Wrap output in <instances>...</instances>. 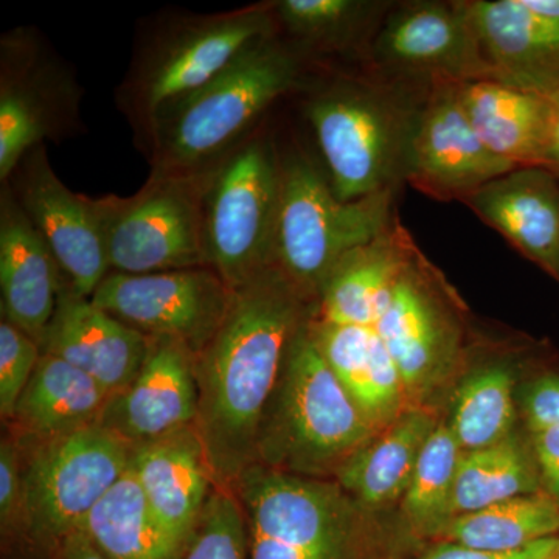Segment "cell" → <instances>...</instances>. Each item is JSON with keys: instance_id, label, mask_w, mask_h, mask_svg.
Returning a JSON list of instances; mask_svg holds the SVG:
<instances>
[{"instance_id": "obj_35", "label": "cell", "mask_w": 559, "mask_h": 559, "mask_svg": "<svg viewBox=\"0 0 559 559\" xmlns=\"http://www.w3.org/2000/svg\"><path fill=\"white\" fill-rule=\"evenodd\" d=\"M0 558L32 559L20 447L5 430L0 440Z\"/></svg>"}, {"instance_id": "obj_38", "label": "cell", "mask_w": 559, "mask_h": 559, "mask_svg": "<svg viewBox=\"0 0 559 559\" xmlns=\"http://www.w3.org/2000/svg\"><path fill=\"white\" fill-rule=\"evenodd\" d=\"M559 546V536L539 540L533 546L516 551H489L450 543L433 540L429 547L411 559H549Z\"/></svg>"}, {"instance_id": "obj_9", "label": "cell", "mask_w": 559, "mask_h": 559, "mask_svg": "<svg viewBox=\"0 0 559 559\" xmlns=\"http://www.w3.org/2000/svg\"><path fill=\"white\" fill-rule=\"evenodd\" d=\"M209 170L151 173L130 198L92 200L109 271L142 275L209 266L202 204Z\"/></svg>"}, {"instance_id": "obj_11", "label": "cell", "mask_w": 559, "mask_h": 559, "mask_svg": "<svg viewBox=\"0 0 559 559\" xmlns=\"http://www.w3.org/2000/svg\"><path fill=\"white\" fill-rule=\"evenodd\" d=\"M378 331L403 382L407 406H418L455 370L463 352V307L443 274L419 248L393 288Z\"/></svg>"}, {"instance_id": "obj_31", "label": "cell", "mask_w": 559, "mask_h": 559, "mask_svg": "<svg viewBox=\"0 0 559 559\" xmlns=\"http://www.w3.org/2000/svg\"><path fill=\"white\" fill-rule=\"evenodd\" d=\"M514 373L502 364L474 371L460 385L448 423L463 452L485 450L513 436Z\"/></svg>"}, {"instance_id": "obj_7", "label": "cell", "mask_w": 559, "mask_h": 559, "mask_svg": "<svg viewBox=\"0 0 559 559\" xmlns=\"http://www.w3.org/2000/svg\"><path fill=\"white\" fill-rule=\"evenodd\" d=\"M16 443L32 559H55L62 540L130 468L132 447L102 425L60 439Z\"/></svg>"}, {"instance_id": "obj_20", "label": "cell", "mask_w": 559, "mask_h": 559, "mask_svg": "<svg viewBox=\"0 0 559 559\" xmlns=\"http://www.w3.org/2000/svg\"><path fill=\"white\" fill-rule=\"evenodd\" d=\"M525 259L559 282V179L543 167L514 168L462 201Z\"/></svg>"}, {"instance_id": "obj_6", "label": "cell", "mask_w": 559, "mask_h": 559, "mask_svg": "<svg viewBox=\"0 0 559 559\" xmlns=\"http://www.w3.org/2000/svg\"><path fill=\"white\" fill-rule=\"evenodd\" d=\"M277 31L271 3L183 20L143 51L120 105L146 138L162 110L207 86Z\"/></svg>"}, {"instance_id": "obj_33", "label": "cell", "mask_w": 559, "mask_h": 559, "mask_svg": "<svg viewBox=\"0 0 559 559\" xmlns=\"http://www.w3.org/2000/svg\"><path fill=\"white\" fill-rule=\"evenodd\" d=\"M278 27L308 49L342 50L380 13L364 0H280L271 3Z\"/></svg>"}, {"instance_id": "obj_4", "label": "cell", "mask_w": 559, "mask_h": 559, "mask_svg": "<svg viewBox=\"0 0 559 559\" xmlns=\"http://www.w3.org/2000/svg\"><path fill=\"white\" fill-rule=\"evenodd\" d=\"M231 489L245 513L249 559H380L370 511L334 479L252 465Z\"/></svg>"}, {"instance_id": "obj_27", "label": "cell", "mask_w": 559, "mask_h": 559, "mask_svg": "<svg viewBox=\"0 0 559 559\" xmlns=\"http://www.w3.org/2000/svg\"><path fill=\"white\" fill-rule=\"evenodd\" d=\"M437 425L430 411L411 407L356 451L334 480L370 513L403 499L419 454Z\"/></svg>"}, {"instance_id": "obj_3", "label": "cell", "mask_w": 559, "mask_h": 559, "mask_svg": "<svg viewBox=\"0 0 559 559\" xmlns=\"http://www.w3.org/2000/svg\"><path fill=\"white\" fill-rule=\"evenodd\" d=\"M299 58L277 36L170 108L146 135L153 171L204 173L255 134L257 124L299 81Z\"/></svg>"}, {"instance_id": "obj_40", "label": "cell", "mask_w": 559, "mask_h": 559, "mask_svg": "<svg viewBox=\"0 0 559 559\" xmlns=\"http://www.w3.org/2000/svg\"><path fill=\"white\" fill-rule=\"evenodd\" d=\"M55 559H110L81 530L62 540Z\"/></svg>"}, {"instance_id": "obj_24", "label": "cell", "mask_w": 559, "mask_h": 559, "mask_svg": "<svg viewBox=\"0 0 559 559\" xmlns=\"http://www.w3.org/2000/svg\"><path fill=\"white\" fill-rule=\"evenodd\" d=\"M310 326L323 358L374 432L409 409L399 369L373 326L340 325L314 316Z\"/></svg>"}, {"instance_id": "obj_8", "label": "cell", "mask_w": 559, "mask_h": 559, "mask_svg": "<svg viewBox=\"0 0 559 559\" xmlns=\"http://www.w3.org/2000/svg\"><path fill=\"white\" fill-rule=\"evenodd\" d=\"M280 186L282 157L261 132L209 170L202 204L205 259L231 289L272 267Z\"/></svg>"}, {"instance_id": "obj_43", "label": "cell", "mask_w": 559, "mask_h": 559, "mask_svg": "<svg viewBox=\"0 0 559 559\" xmlns=\"http://www.w3.org/2000/svg\"><path fill=\"white\" fill-rule=\"evenodd\" d=\"M549 559H559V546H558V549L555 550V554L551 555V557Z\"/></svg>"}, {"instance_id": "obj_30", "label": "cell", "mask_w": 559, "mask_h": 559, "mask_svg": "<svg viewBox=\"0 0 559 559\" xmlns=\"http://www.w3.org/2000/svg\"><path fill=\"white\" fill-rule=\"evenodd\" d=\"M539 491L543 488L532 443L513 433L495 447L463 452L455 477L452 514L462 516Z\"/></svg>"}, {"instance_id": "obj_18", "label": "cell", "mask_w": 559, "mask_h": 559, "mask_svg": "<svg viewBox=\"0 0 559 559\" xmlns=\"http://www.w3.org/2000/svg\"><path fill=\"white\" fill-rule=\"evenodd\" d=\"M485 58L500 83L550 95L559 91V24L524 0H460Z\"/></svg>"}, {"instance_id": "obj_21", "label": "cell", "mask_w": 559, "mask_h": 559, "mask_svg": "<svg viewBox=\"0 0 559 559\" xmlns=\"http://www.w3.org/2000/svg\"><path fill=\"white\" fill-rule=\"evenodd\" d=\"M0 194V297L2 319L43 342L61 290L68 286L49 246L17 204L9 183Z\"/></svg>"}, {"instance_id": "obj_1", "label": "cell", "mask_w": 559, "mask_h": 559, "mask_svg": "<svg viewBox=\"0 0 559 559\" xmlns=\"http://www.w3.org/2000/svg\"><path fill=\"white\" fill-rule=\"evenodd\" d=\"M314 311V301L270 267L234 289L218 333L194 356L197 429L218 487H234L255 465L261 423L290 345Z\"/></svg>"}, {"instance_id": "obj_29", "label": "cell", "mask_w": 559, "mask_h": 559, "mask_svg": "<svg viewBox=\"0 0 559 559\" xmlns=\"http://www.w3.org/2000/svg\"><path fill=\"white\" fill-rule=\"evenodd\" d=\"M559 536V503L544 491L455 516L436 540L489 551H516Z\"/></svg>"}, {"instance_id": "obj_42", "label": "cell", "mask_w": 559, "mask_h": 559, "mask_svg": "<svg viewBox=\"0 0 559 559\" xmlns=\"http://www.w3.org/2000/svg\"><path fill=\"white\" fill-rule=\"evenodd\" d=\"M524 3L540 16L559 24V0H524Z\"/></svg>"}, {"instance_id": "obj_12", "label": "cell", "mask_w": 559, "mask_h": 559, "mask_svg": "<svg viewBox=\"0 0 559 559\" xmlns=\"http://www.w3.org/2000/svg\"><path fill=\"white\" fill-rule=\"evenodd\" d=\"M234 289L212 267L130 275L109 272L92 304L148 337H173L200 355L229 312Z\"/></svg>"}, {"instance_id": "obj_17", "label": "cell", "mask_w": 559, "mask_h": 559, "mask_svg": "<svg viewBox=\"0 0 559 559\" xmlns=\"http://www.w3.org/2000/svg\"><path fill=\"white\" fill-rule=\"evenodd\" d=\"M200 411L194 355L173 337H150L138 377L103 412V428L132 448L193 428Z\"/></svg>"}, {"instance_id": "obj_22", "label": "cell", "mask_w": 559, "mask_h": 559, "mask_svg": "<svg viewBox=\"0 0 559 559\" xmlns=\"http://www.w3.org/2000/svg\"><path fill=\"white\" fill-rule=\"evenodd\" d=\"M130 468L162 528L186 549L216 488L197 426L132 448Z\"/></svg>"}, {"instance_id": "obj_16", "label": "cell", "mask_w": 559, "mask_h": 559, "mask_svg": "<svg viewBox=\"0 0 559 559\" xmlns=\"http://www.w3.org/2000/svg\"><path fill=\"white\" fill-rule=\"evenodd\" d=\"M381 66L404 75L469 83L499 81L455 2H414L385 17L373 40Z\"/></svg>"}, {"instance_id": "obj_5", "label": "cell", "mask_w": 559, "mask_h": 559, "mask_svg": "<svg viewBox=\"0 0 559 559\" xmlns=\"http://www.w3.org/2000/svg\"><path fill=\"white\" fill-rule=\"evenodd\" d=\"M395 190L344 202L307 156L282 159V186L272 267L301 296L318 304L320 290L348 253L377 240L399 219Z\"/></svg>"}, {"instance_id": "obj_2", "label": "cell", "mask_w": 559, "mask_h": 559, "mask_svg": "<svg viewBox=\"0 0 559 559\" xmlns=\"http://www.w3.org/2000/svg\"><path fill=\"white\" fill-rule=\"evenodd\" d=\"M310 322L290 345L261 423L255 465L334 479L341 466L378 432L323 358Z\"/></svg>"}, {"instance_id": "obj_26", "label": "cell", "mask_w": 559, "mask_h": 559, "mask_svg": "<svg viewBox=\"0 0 559 559\" xmlns=\"http://www.w3.org/2000/svg\"><path fill=\"white\" fill-rule=\"evenodd\" d=\"M110 399L86 373L43 353L13 417L3 429L21 443L60 439L98 425Z\"/></svg>"}, {"instance_id": "obj_36", "label": "cell", "mask_w": 559, "mask_h": 559, "mask_svg": "<svg viewBox=\"0 0 559 559\" xmlns=\"http://www.w3.org/2000/svg\"><path fill=\"white\" fill-rule=\"evenodd\" d=\"M43 349L9 320H0V418L9 423L27 389Z\"/></svg>"}, {"instance_id": "obj_23", "label": "cell", "mask_w": 559, "mask_h": 559, "mask_svg": "<svg viewBox=\"0 0 559 559\" xmlns=\"http://www.w3.org/2000/svg\"><path fill=\"white\" fill-rule=\"evenodd\" d=\"M396 219L377 240L353 250L320 290L314 318L340 325L373 326L388 310L401 272L417 249Z\"/></svg>"}, {"instance_id": "obj_19", "label": "cell", "mask_w": 559, "mask_h": 559, "mask_svg": "<svg viewBox=\"0 0 559 559\" xmlns=\"http://www.w3.org/2000/svg\"><path fill=\"white\" fill-rule=\"evenodd\" d=\"M150 337L103 311L68 286L40 349L86 373L110 396L138 377L148 353Z\"/></svg>"}, {"instance_id": "obj_39", "label": "cell", "mask_w": 559, "mask_h": 559, "mask_svg": "<svg viewBox=\"0 0 559 559\" xmlns=\"http://www.w3.org/2000/svg\"><path fill=\"white\" fill-rule=\"evenodd\" d=\"M530 443L538 465L540 488L559 503V428L533 430Z\"/></svg>"}, {"instance_id": "obj_10", "label": "cell", "mask_w": 559, "mask_h": 559, "mask_svg": "<svg viewBox=\"0 0 559 559\" xmlns=\"http://www.w3.org/2000/svg\"><path fill=\"white\" fill-rule=\"evenodd\" d=\"M412 117L352 84H336L308 103L326 179L341 201L395 190L404 178Z\"/></svg>"}, {"instance_id": "obj_37", "label": "cell", "mask_w": 559, "mask_h": 559, "mask_svg": "<svg viewBox=\"0 0 559 559\" xmlns=\"http://www.w3.org/2000/svg\"><path fill=\"white\" fill-rule=\"evenodd\" d=\"M522 414L528 432L559 428L558 371H544L525 385L522 390Z\"/></svg>"}, {"instance_id": "obj_13", "label": "cell", "mask_w": 559, "mask_h": 559, "mask_svg": "<svg viewBox=\"0 0 559 559\" xmlns=\"http://www.w3.org/2000/svg\"><path fill=\"white\" fill-rule=\"evenodd\" d=\"M0 180L47 138L72 130L79 94L64 69L58 68L32 32L14 31L0 51Z\"/></svg>"}, {"instance_id": "obj_34", "label": "cell", "mask_w": 559, "mask_h": 559, "mask_svg": "<svg viewBox=\"0 0 559 559\" xmlns=\"http://www.w3.org/2000/svg\"><path fill=\"white\" fill-rule=\"evenodd\" d=\"M180 559H249L248 527L234 489H213Z\"/></svg>"}, {"instance_id": "obj_28", "label": "cell", "mask_w": 559, "mask_h": 559, "mask_svg": "<svg viewBox=\"0 0 559 559\" xmlns=\"http://www.w3.org/2000/svg\"><path fill=\"white\" fill-rule=\"evenodd\" d=\"M110 559H180L131 468L103 496L79 528Z\"/></svg>"}, {"instance_id": "obj_15", "label": "cell", "mask_w": 559, "mask_h": 559, "mask_svg": "<svg viewBox=\"0 0 559 559\" xmlns=\"http://www.w3.org/2000/svg\"><path fill=\"white\" fill-rule=\"evenodd\" d=\"M33 227L49 246L68 288L91 299L109 264L91 198L68 189L47 157L46 145L25 154L7 182Z\"/></svg>"}, {"instance_id": "obj_32", "label": "cell", "mask_w": 559, "mask_h": 559, "mask_svg": "<svg viewBox=\"0 0 559 559\" xmlns=\"http://www.w3.org/2000/svg\"><path fill=\"white\" fill-rule=\"evenodd\" d=\"M463 451L450 425L430 433L401 499L407 525L419 538L436 540L452 521L455 477Z\"/></svg>"}, {"instance_id": "obj_25", "label": "cell", "mask_w": 559, "mask_h": 559, "mask_svg": "<svg viewBox=\"0 0 559 559\" xmlns=\"http://www.w3.org/2000/svg\"><path fill=\"white\" fill-rule=\"evenodd\" d=\"M463 109L477 138L513 167H544L551 105L547 95L495 80L460 83Z\"/></svg>"}, {"instance_id": "obj_41", "label": "cell", "mask_w": 559, "mask_h": 559, "mask_svg": "<svg viewBox=\"0 0 559 559\" xmlns=\"http://www.w3.org/2000/svg\"><path fill=\"white\" fill-rule=\"evenodd\" d=\"M551 105L549 142H547L544 167L559 179V91L547 95Z\"/></svg>"}, {"instance_id": "obj_14", "label": "cell", "mask_w": 559, "mask_h": 559, "mask_svg": "<svg viewBox=\"0 0 559 559\" xmlns=\"http://www.w3.org/2000/svg\"><path fill=\"white\" fill-rule=\"evenodd\" d=\"M477 138L460 98V83L436 81L412 117L404 179L437 201H460L514 170Z\"/></svg>"}]
</instances>
